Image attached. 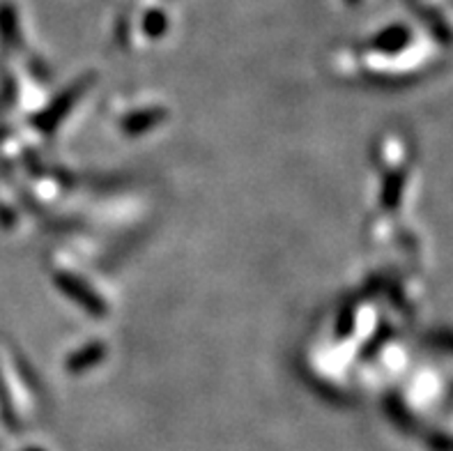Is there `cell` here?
<instances>
[{
  "mask_svg": "<svg viewBox=\"0 0 453 451\" xmlns=\"http://www.w3.org/2000/svg\"><path fill=\"white\" fill-rule=\"evenodd\" d=\"M350 3H357V0H350Z\"/></svg>",
  "mask_w": 453,
  "mask_h": 451,
  "instance_id": "1",
  "label": "cell"
}]
</instances>
